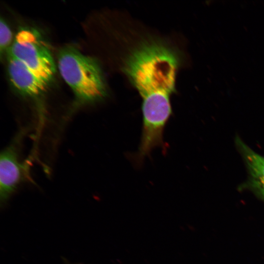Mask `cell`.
Instances as JSON below:
<instances>
[{
	"instance_id": "277c9868",
	"label": "cell",
	"mask_w": 264,
	"mask_h": 264,
	"mask_svg": "<svg viewBox=\"0 0 264 264\" xmlns=\"http://www.w3.org/2000/svg\"><path fill=\"white\" fill-rule=\"evenodd\" d=\"M26 167L20 159L16 141L4 149L0 158V195L4 201L22 181Z\"/></svg>"
},
{
	"instance_id": "3957f363",
	"label": "cell",
	"mask_w": 264,
	"mask_h": 264,
	"mask_svg": "<svg viewBox=\"0 0 264 264\" xmlns=\"http://www.w3.org/2000/svg\"><path fill=\"white\" fill-rule=\"evenodd\" d=\"M9 55L22 62L47 83L55 74V65L50 51L35 30H20L12 43Z\"/></svg>"
},
{
	"instance_id": "52a82bcc",
	"label": "cell",
	"mask_w": 264,
	"mask_h": 264,
	"mask_svg": "<svg viewBox=\"0 0 264 264\" xmlns=\"http://www.w3.org/2000/svg\"><path fill=\"white\" fill-rule=\"evenodd\" d=\"M12 40V31L4 20L1 19L0 22V52L5 50L11 44Z\"/></svg>"
},
{
	"instance_id": "7a4b0ae2",
	"label": "cell",
	"mask_w": 264,
	"mask_h": 264,
	"mask_svg": "<svg viewBox=\"0 0 264 264\" xmlns=\"http://www.w3.org/2000/svg\"><path fill=\"white\" fill-rule=\"evenodd\" d=\"M60 73L75 94L79 103H94L104 99L107 88L96 60L72 46L62 48L58 54Z\"/></svg>"
},
{
	"instance_id": "6da1fadb",
	"label": "cell",
	"mask_w": 264,
	"mask_h": 264,
	"mask_svg": "<svg viewBox=\"0 0 264 264\" xmlns=\"http://www.w3.org/2000/svg\"><path fill=\"white\" fill-rule=\"evenodd\" d=\"M179 57L172 47L156 41L144 42L132 51L122 67L142 99L141 143L163 144L165 127L172 114L170 98L175 91Z\"/></svg>"
},
{
	"instance_id": "8992f818",
	"label": "cell",
	"mask_w": 264,
	"mask_h": 264,
	"mask_svg": "<svg viewBox=\"0 0 264 264\" xmlns=\"http://www.w3.org/2000/svg\"><path fill=\"white\" fill-rule=\"evenodd\" d=\"M238 144L249 170L252 184L264 197V157L254 152L241 140Z\"/></svg>"
},
{
	"instance_id": "5b68a950",
	"label": "cell",
	"mask_w": 264,
	"mask_h": 264,
	"mask_svg": "<svg viewBox=\"0 0 264 264\" xmlns=\"http://www.w3.org/2000/svg\"><path fill=\"white\" fill-rule=\"evenodd\" d=\"M8 71L12 84L23 95L36 97L42 94L46 88L47 83L22 62L10 55Z\"/></svg>"
}]
</instances>
